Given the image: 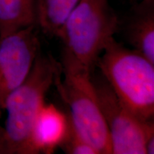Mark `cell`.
I'll list each match as a JSON object with an SVG mask.
<instances>
[{"label": "cell", "mask_w": 154, "mask_h": 154, "mask_svg": "<svg viewBox=\"0 0 154 154\" xmlns=\"http://www.w3.org/2000/svg\"><path fill=\"white\" fill-rule=\"evenodd\" d=\"M60 147L68 154H99L93 146L76 132L69 118L68 133Z\"/></svg>", "instance_id": "cell-11"}, {"label": "cell", "mask_w": 154, "mask_h": 154, "mask_svg": "<svg viewBox=\"0 0 154 154\" xmlns=\"http://www.w3.org/2000/svg\"><path fill=\"white\" fill-rule=\"evenodd\" d=\"M80 0H34L36 24L46 35L57 37L67 17Z\"/></svg>", "instance_id": "cell-9"}, {"label": "cell", "mask_w": 154, "mask_h": 154, "mask_svg": "<svg viewBox=\"0 0 154 154\" xmlns=\"http://www.w3.org/2000/svg\"><path fill=\"white\" fill-rule=\"evenodd\" d=\"M96 68L119 100L136 117L145 122H153V63L113 37L106 45Z\"/></svg>", "instance_id": "cell-1"}, {"label": "cell", "mask_w": 154, "mask_h": 154, "mask_svg": "<svg viewBox=\"0 0 154 154\" xmlns=\"http://www.w3.org/2000/svg\"><path fill=\"white\" fill-rule=\"evenodd\" d=\"M68 115L53 104L44 103L38 113L31 134L32 154L53 153L66 138Z\"/></svg>", "instance_id": "cell-7"}, {"label": "cell", "mask_w": 154, "mask_h": 154, "mask_svg": "<svg viewBox=\"0 0 154 154\" xmlns=\"http://www.w3.org/2000/svg\"><path fill=\"white\" fill-rule=\"evenodd\" d=\"M120 23L109 0H80L58 34L62 52L91 73Z\"/></svg>", "instance_id": "cell-3"}, {"label": "cell", "mask_w": 154, "mask_h": 154, "mask_svg": "<svg viewBox=\"0 0 154 154\" xmlns=\"http://www.w3.org/2000/svg\"><path fill=\"white\" fill-rule=\"evenodd\" d=\"M31 1H32V2H34V0H31Z\"/></svg>", "instance_id": "cell-14"}, {"label": "cell", "mask_w": 154, "mask_h": 154, "mask_svg": "<svg viewBox=\"0 0 154 154\" xmlns=\"http://www.w3.org/2000/svg\"><path fill=\"white\" fill-rule=\"evenodd\" d=\"M38 29L34 24L0 37V109L33 67L41 50Z\"/></svg>", "instance_id": "cell-6"}, {"label": "cell", "mask_w": 154, "mask_h": 154, "mask_svg": "<svg viewBox=\"0 0 154 154\" xmlns=\"http://www.w3.org/2000/svg\"><path fill=\"white\" fill-rule=\"evenodd\" d=\"M154 153V136H152L147 140L146 144V154Z\"/></svg>", "instance_id": "cell-13"}, {"label": "cell", "mask_w": 154, "mask_h": 154, "mask_svg": "<svg viewBox=\"0 0 154 154\" xmlns=\"http://www.w3.org/2000/svg\"><path fill=\"white\" fill-rule=\"evenodd\" d=\"M0 154H7L5 128L0 126Z\"/></svg>", "instance_id": "cell-12"}, {"label": "cell", "mask_w": 154, "mask_h": 154, "mask_svg": "<svg viewBox=\"0 0 154 154\" xmlns=\"http://www.w3.org/2000/svg\"><path fill=\"white\" fill-rule=\"evenodd\" d=\"M62 73L55 86L66 103L76 132L99 154H111L109 131L100 109L91 72L69 55L61 54Z\"/></svg>", "instance_id": "cell-4"}, {"label": "cell", "mask_w": 154, "mask_h": 154, "mask_svg": "<svg viewBox=\"0 0 154 154\" xmlns=\"http://www.w3.org/2000/svg\"><path fill=\"white\" fill-rule=\"evenodd\" d=\"M62 73L61 63L53 56L38 52L32 70L5 101L7 154H32L31 134L47 92Z\"/></svg>", "instance_id": "cell-2"}, {"label": "cell", "mask_w": 154, "mask_h": 154, "mask_svg": "<svg viewBox=\"0 0 154 154\" xmlns=\"http://www.w3.org/2000/svg\"><path fill=\"white\" fill-rule=\"evenodd\" d=\"M98 102L110 137L111 154H146L154 123L136 117L121 102L101 73H91Z\"/></svg>", "instance_id": "cell-5"}, {"label": "cell", "mask_w": 154, "mask_h": 154, "mask_svg": "<svg viewBox=\"0 0 154 154\" xmlns=\"http://www.w3.org/2000/svg\"><path fill=\"white\" fill-rule=\"evenodd\" d=\"M34 24H36L34 2L0 0V37Z\"/></svg>", "instance_id": "cell-10"}, {"label": "cell", "mask_w": 154, "mask_h": 154, "mask_svg": "<svg viewBox=\"0 0 154 154\" xmlns=\"http://www.w3.org/2000/svg\"><path fill=\"white\" fill-rule=\"evenodd\" d=\"M124 35L132 49L154 63V0H143L133 9Z\"/></svg>", "instance_id": "cell-8"}]
</instances>
